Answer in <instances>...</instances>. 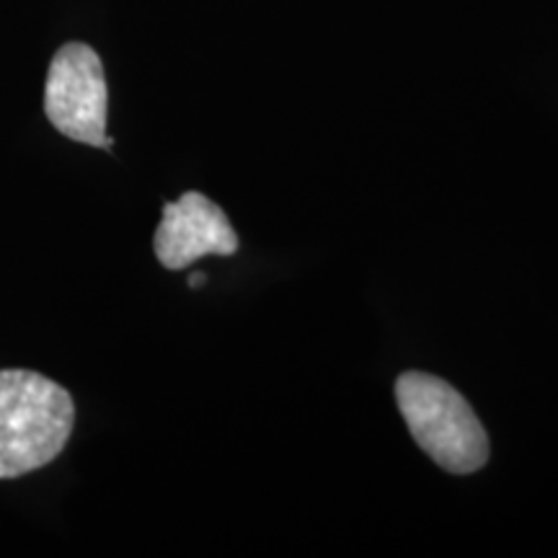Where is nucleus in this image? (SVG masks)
Listing matches in <instances>:
<instances>
[{
  "label": "nucleus",
  "instance_id": "2",
  "mask_svg": "<svg viewBox=\"0 0 558 558\" xmlns=\"http://www.w3.org/2000/svg\"><path fill=\"white\" fill-rule=\"evenodd\" d=\"M396 399L414 442L439 469L458 476L484 469L488 435L471 403L450 383L411 369L396 380Z\"/></svg>",
  "mask_w": 558,
  "mask_h": 558
},
{
  "label": "nucleus",
  "instance_id": "4",
  "mask_svg": "<svg viewBox=\"0 0 558 558\" xmlns=\"http://www.w3.org/2000/svg\"><path fill=\"white\" fill-rule=\"evenodd\" d=\"M153 248L166 269L177 271L207 254H235L239 235L220 205L199 192H186L179 202L163 205V220L156 230Z\"/></svg>",
  "mask_w": 558,
  "mask_h": 558
},
{
  "label": "nucleus",
  "instance_id": "3",
  "mask_svg": "<svg viewBox=\"0 0 558 558\" xmlns=\"http://www.w3.org/2000/svg\"><path fill=\"white\" fill-rule=\"evenodd\" d=\"M109 90L99 54L81 41L60 47L45 86V114L52 128L75 143L111 148L107 137Z\"/></svg>",
  "mask_w": 558,
  "mask_h": 558
},
{
  "label": "nucleus",
  "instance_id": "1",
  "mask_svg": "<svg viewBox=\"0 0 558 558\" xmlns=\"http://www.w3.org/2000/svg\"><path fill=\"white\" fill-rule=\"evenodd\" d=\"M73 396L32 369H0V478L45 469L65 450Z\"/></svg>",
  "mask_w": 558,
  "mask_h": 558
},
{
  "label": "nucleus",
  "instance_id": "5",
  "mask_svg": "<svg viewBox=\"0 0 558 558\" xmlns=\"http://www.w3.org/2000/svg\"><path fill=\"white\" fill-rule=\"evenodd\" d=\"M202 284H205V275H202V271L190 277V288H202Z\"/></svg>",
  "mask_w": 558,
  "mask_h": 558
}]
</instances>
